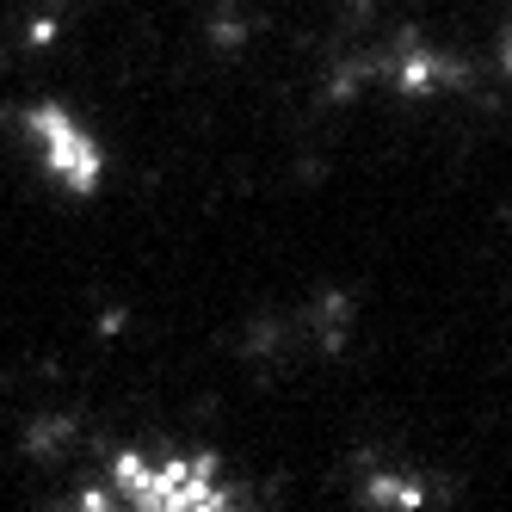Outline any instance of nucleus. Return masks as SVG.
I'll return each mask as SVG.
<instances>
[{
  "label": "nucleus",
  "mask_w": 512,
  "mask_h": 512,
  "mask_svg": "<svg viewBox=\"0 0 512 512\" xmlns=\"http://www.w3.org/2000/svg\"><path fill=\"white\" fill-rule=\"evenodd\" d=\"M25 136H31V149H38L44 173L56 179L68 198H99L105 149H99V136L68 112L62 99H38V105H31V112H25Z\"/></svg>",
  "instance_id": "obj_2"
},
{
  "label": "nucleus",
  "mask_w": 512,
  "mask_h": 512,
  "mask_svg": "<svg viewBox=\"0 0 512 512\" xmlns=\"http://www.w3.org/2000/svg\"><path fill=\"white\" fill-rule=\"evenodd\" d=\"M500 56H506V75H512V38H506V50H500Z\"/></svg>",
  "instance_id": "obj_5"
},
{
  "label": "nucleus",
  "mask_w": 512,
  "mask_h": 512,
  "mask_svg": "<svg viewBox=\"0 0 512 512\" xmlns=\"http://www.w3.org/2000/svg\"><path fill=\"white\" fill-rule=\"evenodd\" d=\"M451 81H463V68L451 56H438L426 44H408V56H401V87L408 93H445Z\"/></svg>",
  "instance_id": "obj_3"
},
{
  "label": "nucleus",
  "mask_w": 512,
  "mask_h": 512,
  "mask_svg": "<svg viewBox=\"0 0 512 512\" xmlns=\"http://www.w3.org/2000/svg\"><path fill=\"white\" fill-rule=\"evenodd\" d=\"M112 488L118 506L136 512H229L247 506V494H235L223 482V463L210 451H179V457H149V451H112Z\"/></svg>",
  "instance_id": "obj_1"
},
{
  "label": "nucleus",
  "mask_w": 512,
  "mask_h": 512,
  "mask_svg": "<svg viewBox=\"0 0 512 512\" xmlns=\"http://www.w3.org/2000/svg\"><path fill=\"white\" fill-rule=\"evenodd\" d=\"M364 500L371 506H420L426 494L414 482H395V475H371V482H364Z\"/></svg>",
  "instance_id": "obj_4"
}]
</instances>
